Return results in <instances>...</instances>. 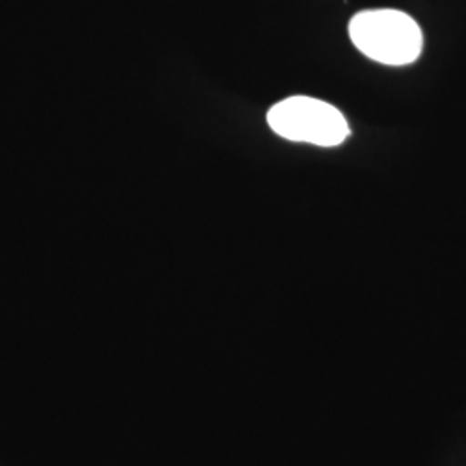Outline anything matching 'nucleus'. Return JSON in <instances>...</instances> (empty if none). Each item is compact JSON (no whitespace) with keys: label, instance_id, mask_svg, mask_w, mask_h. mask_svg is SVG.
Masks as SVG:
<instances>
[{"label":"nucleus","instance_id":"nucleus-1","mask_svg":"<svg viewBox=\"0 0 466 466\" xmlns=\"http://www.w3.org/2000/svg\"><path fill=\"white\" fill-rule=\"evenodd\" d=\"M352 44L380 65L406 66L415 63L423 49L417 21L396 9H371L350 19Z\"/></svg>","mask_w":466,"mask_h":466},{"label":"nucleus","instance_id":"nucleus-2","mask_svg":"<svg viewBox=\"0 0 466 466\" xmlns=\"http://www.w3.org/2000/svg\"><path fill=\"white\" fill-rule=\"evenodd\" d=\"M268 125L287 140L319 147L340 146L350 134L346 117L332 104L302 96L275 104L268 113Z\"/></svg>","mask_w":466,"mask_h":466}]
</instances>
